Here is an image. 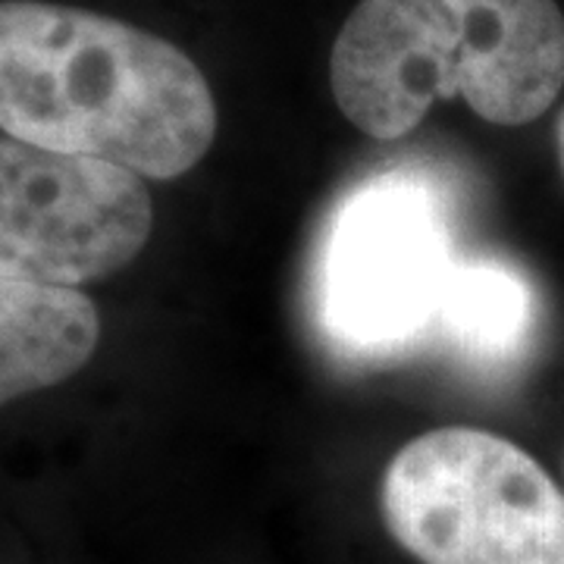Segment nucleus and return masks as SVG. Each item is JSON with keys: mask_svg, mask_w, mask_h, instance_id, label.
Returning a JSON list of instances; mask_svg holds the SVG:
<instances>
[{"mask_svg": "<svg viewBox=\"0 0 564 564\" xmlns=\"http://www.w3.org/2000/svg\"><path fill=\"white\" fill-rule=\"evenodd\" d=\"M0 132L176 180L217 139V101L198 63L154 32L79 7L0 0Z\"/></svg>", "mask_w": 564, "mask_h": 564, "instance_id": "nucleus-1", "label": "nucleus"}, {"mask_svg": "<svg viewBox=\"0 0 564 564\" xmlns=\"http://www.w3.org/2000/svg\"><path fill=\"white\" fill-rule=\"evenodd\" d=\"M333 98L364 135H408L464 98L496 126L543 117L564 85L555 0H361L329 54Z\"/></svg>", "mask_w": 564, "mask_h": 564, "instance_id": "nucleus-2", "label": "nucleus"}, {"mask_svg": "<svg viewBox=\"0 0 564 564\" xmlns=\"http://www.w3.org/2000/svg\"><path fill=\"white\" fill-rule=\"evenodd\" d=\"M389 536L421 564H564V489L521 445L440 426L386 464Z\"/></svg>", "mask_w": 564, "mask_h": 564, "instance_id": "nucleus-3", "label": "nucleus"}, {"mask_svg": "<svg viewBox=\"0 0 564 564\" xmlns=\"http://www.w3.org/2000/svg\"><path fill=\"white\" fill-rule=\"evenodd\" d=\"M154 204L117 163L0 139V280L76 289L141 254Z\"/></svg>", "mask_w": 564, "mask_h": 564, "instance_id": "nucleus-4", "label": "nucleus"}, {"mask_svg": "<svg viewBox=\"0 0 564 564\" xmlns=\"http://www.w3.org/2000/svg\"><path fill=\"white\" fill-rule=\"evenodd\" d=\"M440 202L404 176L367 182L326 232L321 299L326 326L355 348L411 343L440 321L452 273Z\"/></svg>", "mask_w": 564, "mask_h": 564, "instance_id": "nucleus-5", "label": "nucleus"}, {"mask_svg": "<svg viewBox=\"0 0 564 564\" xmlns=\"http://www.w3.org/2000/svg\"><path fill=\"white\" fill-rule=\"evenodd\" d=\"M98 343V307L79 289L0 280V404L69 380Z\"/></svg>", "mask_w": 564, "mask_h": 564, "instance_id": "nucleus-6", "label": "nucleus"}, {"mask_svg": "<svg viewBox=\"0 0 564 564\" xmlns=\"http://www.w3.org/2000/svg\"><path fill=\"white\" fill-rule=\"evenodd\" d=\"M440 321L452 343L484 361H511L536 326V295L502 261H458L445 282Z\"/></svg>", "mask_w": 564, "mask_h": 564, "instance_id": "nucleus-7", "label": "nucleus"}, {"mask_svg": "<svg viewBox=\"0 0 564 564\" xmlns=\"http://www.w3.org/2000/svg\"><path fill=\"white\" fill-rule=\"evenodd\" d=\"M555 141H558V161H562L564 170V110L562 117H558V126H555Z\"/></svg>", "mask_w": 564, "mask_h": 564, "instance_id": "nucleus-8", "label": "nucleus"}]
</instances>
